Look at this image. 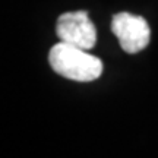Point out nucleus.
I'll use <instances>...</instances> for the list:
<instances>
[{
    "label": "nucleus",
    "mask_w": 158,
    "mask_h": 158,
    "mask_svg": "<svg viewBox=\"0 0 158 158\" xmlns=\"http://www.w3.org/2000/svg\"><path fill=\"white\" fill-rule=\"evenodd\" d=\"M48 62L56 73L76 82H91L102 73V62L98 57L62 41L51 47Z\"/></svg>",
    "instance_id": "f257e3e1"
},
{
    "label": "nucleus",
    "mask_w": 158,
    "mask_h": 158,
    "mask_svg": "<svg viewBox=\"0 0 158 158\" xmlns=\"http://www.w3.org/2000/svg\"><path fill=\"white\" fill-rule=\"evenodd\" d=\"M111 31L117 37L118 44L126 53L135 54L149 44L151 29L142 16L122 12L111 19Z\"/></svg>",
    "instance_id": "f03ea898"
},
{
    "label": "nucleus",
    "mask_w": 158,
    "mask_h": 158,
    "mask_svg": "<svg viewBox=\"0 0 158 158\" xmlns=\"http://www.w3.org/2000/svg\"><path fill=\"white\" fill-rule=\"evenodd\" d=\"M56 32L62 43L84 50H91L97 41L95 25L91 22L85 10L68 12L60 15L57 19Z\"/></svg>",
    "instance_id": "7ed1b4c3"
}]
</instances>
